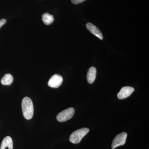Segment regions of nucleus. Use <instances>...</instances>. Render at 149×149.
<instances>
[{
	"label": "nucleus",
	"mask_w": 149,
	"mask_h": 149,
	"mask_svg": "<svg viewBox=\"0 0 149 149\" xmlns=\"http://www.w3.org/2000/svg\"><path fill=\"white\" fill-rule=\"evenodd\" d=\"M22 113L25 119L30 120L32 118L34 113L33 102L30 98L25 97L22 102Z\"/></svg>",
	"instance_id": "f257e3e1"
},
{
	"label": "nucleus",
	"mask_w": 149,
	"mask_h": 149,
	"mask_svg": "<svg viewBox=\"0 0 149 149\" xmlns=\"http://www.w3.org/2000/svg\"><path fill=\"white\" fill-rule=\"evenodd\" d=\"M90 131L89 128H84L74 131L70 135V141L72 143H79Z\"/></svg>",
	"instance_id": "f03ea898"
},
{
	"label": "nucleus",
	"mask_w": 149,
	"mask_h": 149,
	"mask_svg": "<svg viewBox=\"0 0 149 149\" xmlns=\"http://www.w3.org/2000/svg\"><path fill=\"white\" fill-rule=\"evenodd\" d=\"M74 113V108L72 107L69 108L59 113L57 116V120L59 122H65L72 118Z\"/></svg>",
	"instance_id": "7ed1b4c3"
},
{
	"label": "nucleus",
	"mask_w": 149,
	"mask_h": 149,
	"mask_svg": "<svg viewBox=\"0 0 149 149\" xmlns=\"http://www.w3.org/2000/svg\"><path fill=\"white\" fill-rule=\"evenodd\" d=\"M127 135V133L123 132L116 136L113 141L111 145L112 148L114 149L118 147L125 145Z\"/></svg>",
	"instance_id": "20e7f679"
},
{
	"label": "nucleus",
	"mask_w": 149,
	"mask_h": 149,
	"mask_svg": "<svg viewBox=\"0 0 149 149\" xmlns=\"http://www.w3.org/2000/svg\"><path fill=\"white\" fill-rule=\"evenodd\" d=\"M63 82V77L59 74L53 75L48 82V85L51 88H58L61 85Z\"/></svg>",
	"instance_id": "39448f33"
},
{
	"label": "nucleus",
	"mask_w": 149,
	"mask_h": 149,
	"mask_svg": "<svg viewBox=\"0 0 149 149\" xmlns=\"http://www.w3.org/2000/svg\"><path fill=\"white\" fill-rule=\"evenodd\" d=\"M135 91V89L132 87L126 86L121 88L120 92L117 94V97L120 100L126 98L133 93Z\"/></svg>",
	"instance_id": "423d86ee"
},
{
	"label": "nucleus",
	"mask_w": 149,
	"mask_h": 149,
	"mask_svg": "<svg viewBox=\"0 0 149 149\" xmlns=\"http://www.w3.org/2000/svg\"><path fill=\"white\" fill-rule=\"evenodd\" d=\"M86 27L90 32L96 37H98L99 39L101 40L103 39V36L102 32L99 30L98 28L94 24L88 22L86 24Z\"/></svg>",
	"instance_id": "0eeeda50"
},
{
	"label": "nucleus",
	"mask_w": 149,
	"mask_h": 149,
	"mask_svg": "<svg viewBox=\"0 0 149 149\" xmlns=\"http://www.w3.org/2000/svg\"><path fill=\"white\" fill-rule=\"evenodd\" d=\"M13 141L10 136H7L2 142L1 149H13Z\"/></svg>",
	"instance_id": "6e6552de"
},
{
	"label": "nucleus",
	"mask_w": 149,
	"mask_h": 149,
	"mask_svg": "<svg viewBox=\"0 0 149 149\" xmlns=\"http://www.w3.org/2000/svg\"><path fill=\"white\" fill-rule=\"evenodd\" d=\"M97 70L95 68L92 67L88 70L87 73V81L90 84H92L94 83L95 80Z\"/></svg>",
	"instance_id": "1a4fd4ad"
},
{
	"label": "nucleus",
	"mask_w": 149,
	"mask_h": 149,
	"mask_svg": "<svg viewBox=\"0 0 149 149\" xmlns=\"http://www.w3.org/2000/svg\"><path fill=\"white\" fill-rule=\"evenodd\" d=\"M13 81V77L10 74H6L4 75L1 80V83L3 85H10Z\"/></svg>",
	"instance_id": "9d476101"
},
{
	"label": "nucleus",
	"mask_w": 149,
	"mask_h": 149,
	"mask_svg": "<svg viewBox=\"0 0 149 149\" xmlns=\"http://www.w3.org/2000/svg\"><path fill=\"white\" fill-rule=\"evenodd\" d=\"M43 22L46 25H49L52 23L54 21L53 15L48 13L44 14L42 16Z\"/></svg>",
	"instance_id": "9b49d317"
},
{
	"label": "nucleus",
	"mask_w": 149,
	"mask_h": 149,
	"mask_svg": "<svg viewBox=\"0 0 149 149\" xmlns=\"http://www.w3.org/2000/svg\"><path fill=\"white\" fill-rule=\"evenodd\" d=\"M71 1L74 4H77L85 1L86 0H71Z\"/></svg>",
	"instance_id": "f8f14e48"
},
{
	"label": "nucleus",
	"mask_w": 149,
	"mask_h": 149,
	"mask_svg": "<svg viewBox=\"0 0 149 149\" xmlns=\"http://www.w3.org/2000/svg\"><path fill=\"white\" fill-rule=\"evenodd\" d=\"M6 22V20L5 19H0V28H1V27L4 24H5Z\"/></svg>",
	"instance_id": "ddd939ff"
}]
</instances>
